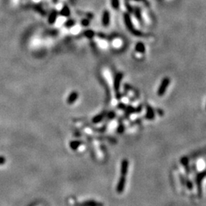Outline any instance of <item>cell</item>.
I'll use <instances>...</instances> for the list:
<instances>
[{
    "label": "cell",
    "mask_w": 206,
    "mask_h": 206,
    "mask_svg": "<svg viewBox=\"0 0 206 206\" xmlns=\"http://www.w3.org/2000/svg\"><path fill=\"white\" fill-rule=\"evenodd\" d=\"M169 83H170L169 78L166 77L163 79V81L161 82V84L160 85L158 91H157V94H158L159 96H162V95H164V93H165L166 89H167L168 87H169Z\"/></svg>",
    "instance_id": "1"
},
{
    "label": "cell",
    "mask_w": 206,
    "mask_h": 206,
    "mask_svg": "<svg viewBox=\"0 0 206 206\" xmlns=\"http://www.w3.org/2000/svg\"><path fill=\"white\" fill-rule=\"evenodd\" d=\"M125 185H126V176H121V178L119 179L118 183V185L116 187V191L118 193L121 194L123 192L125 189Z\"/></svg>",
    "instance_id": "2"
},
{
    "label": "cell",
    "mask_w": 206,
    "mask_h": 206,
    "mask_svg": "<svg viewBox=\"0 0 206 206\" xmlns=\"http://www.w3.org/2000/svg\"><path fill=\"white\" fill-rule=\"evenodd\" d=\"M123 78V74L122 73H119L115 76L114 79V89L115 90L116 92H118L119 91L120 89V85H121V82H122V79Z\"/></svg>",
    "instance_id": "3"
},
{
    "label": "cell",
    "mask_w": 206,
    "mask_h": 206,
    "mask_svg": "<svg viewBox=\"0 0 206 206\" xmlns=\"http://www.w3.org/2000/svg\"><path fill=\"white\" fill-rule=\"evenodd\" d=\"M78 97H79V93H78V92L76 91L72 92L68 95V97H67V104L69 105L73 104L74 102H76V101L78 99Z\"/></svg>",
    "instance_id": "4"
},
{
    "label": "cell",
    "mask_w": 206,
    "mask_h": 206,
    "mask_svg": "<svg viewBox=\"0 0 206 206\" xmlns=\"http://www.w3.org/2000/svg\"><path fill=\"white\" fill-rule=\"evenodd\" d=\"M128 160L125 159L122 160V166H121V174L122 176H126L128 174Z\"/></svg>",
    "instance_id": "5"
},
{
    "label": "cell",
    "mask_w": 206,
    "mask_h": 206,
    "mask_svg": "<svg viewBox=\"0 0 206 206\" xmlns=\"http://www.w3.org/2000/svg\"><path fill=\"white\" fill-rule=\"evenodd\" d=\"M110 21V14L108 11H105L104 13H103V15H102V25H104L105 27H107L109 24Z\"/></svg>",
    "instance_id": "6"
},
{
    "label": "cell",
    "mask_w": 206,
    "mask_h": 206,
    "mask_svg": "<svg viewBox=\"0 0 206 206\" xmlns=\"http://www.w3.org/2000/svg\"><path fill=\"white\" fill-rule=\"evenodd\" d=\"M57 15H58V12L56 10L52 11L51 14L49 15V17H48V22H49V24H51V25L54 24L56 21Z\"/></svg>",
    "instance_id": "7"
},
{
    "label": "cell",
    "mask_w": 206,
    "mask_h": 206,
    "mask_svg": "<svg viewBox=\"0 0 206 206\" xmlns=\"http://www.w3.org/2000/svg\"><path fill=\"white\" fill-rule=\"evenodd\" d=\"M155 117V112L153 110L150 106H147V114H146V118L148 120H153Z\"/></svg>",
    "instance_id": "8"
},
{
    "label": "cell",
    "mask_w": 206,
    "mask_h": 206,
    "mask_svg": "<svg viewBox=\"0 0 206 206\" xmlns=\"http://www.w3.org/2000/svg\"><path fill=\"white\" fill-rule=\"evenodd\" d=\"M70 9H69V7L67 5H64V7L62 8L61 11H60V15L62 16H64V17H69L70 15Z\"/></svg>",
    "instance_id": "9"
},
{
    "label": "cell",
    "mask_w": 206,
    "mask_h": 206,
    "mask_svg": "<svg viewBox=\"0 0 206 206\" xmlns=\"http://www.w3.org/2000/svg\"><path fill=\"white\" fill-rule=\"evenodd\" d=\"M106 112H103L102 113V114H97L96 116H95L93 118H92V122H93L94 124L99 123V122H102V120H103V118H104L105 116H106Z\"/></svg>",
    "instance_id": "10"
},
{
    "label": "cell",
    "mask_w": 206,
    "mask_h": 206,
    "mask_svg": "<svg viewBox=\"0 0 206 206\" xmlns=\"http://www.w3.org/2000/svg\"><path fill=\"white\" fill-rule=\"evenodd\" d=\"M80 206H103V205L95 201H87L86 202L82 203Z\"/></svg>",
    "instance_id": "11"
},
{
    "label": "cell",
    "mask_w": 206,
    "mask_h": 206,
    "mask_svg": "<svg viewBox=\"0 0 206 206\" xmlns=\"http://www.w3.org/2000/svg\"><path fill=\"white\" fill-rule=\"evenodd\" d=\"M82 144V142L79 141H73L70 143V147L72 150H76Z\"/></svg>",
    "instance_id": "12"
},
{
    "label": "cell",
    "mask_w": 206,
    "mask_h": 206,
    "mask_svg": "<svg viewBox=\"0 0 206 206\" xmlns=\"http://www.w3.org/2000/svg\"><path fill=\"white\" fill-rule=\"evenodd\" d=\"M135 51H137V52H138V53L144 54L145 53V47H144V44H143L141 42L137 43V44H136Z\"/></svg>",
    "instance_id": "13"
},
{
    "label": "cell",
    "mask_w": 206,
    "mask_h": 206,
    "mask_svg": "<svg viewBox=\"0 0 206 206\" xmlns=\"http://www.w3.org/2000/svg\"><path fill=\"white\" fill-rule=\"evenodd\" d=\"M95 32L92 30H87L84 32V35L88 38H92L95 36Z\"/></svg>",
    "instance_id": "14"
},
{
    "label": "cell",
    "mask_w": 206,
    "mask_h": 206,
    "mask_svg": "<svg viewBox=\"0 0 206 206\" xmlns=\"http://www.w3.org/2000/svg\"><path fill=\"white\" fill-rule=\"evenodd\" d=\"M74 25H75V21H74L73 19H69L65 22L66 28H72Z\"/></svg>",
    "instance_id": "15"
},
{
    "label": "cell",
    "mask_w": 206,
    "mask_h": 206,
    "mask_svg": "<svg viewBox=\"0 0 206 206\" xmlns=\"http://www.w3.org/2000/svg\"><path fill=\"white\" fill-rule=\"evenodd\" d=\"M90 24V19L89 18H83L81 21V25H83L84 27L89 26Z\"/></svg>",
    "instance_id": "16"
},
{
    "label": "cell",
    "mask_w": 206,
    "mask_h": 206,
    "mask_svg": "<svg viewBox=\"0 0 206 206\" xmlns=\"http://www.w3.org/2000/svg\"><path fill=\"white\" fill-rule=\"evenodd\" d=\"M186 186L188 187L189 189H191V188H192V183H191L190 181H186Z\"/></svg>",
    "instance_id": "17"
},
{
    "label": "cell",
    "mask_w": 206,
    "mask_h": 206,
    "mask_svg": "<svg viewBox=\"0 0 206 206\" xmlns=\"http://www.w3.org/2000/svg\"><path fill=\"white\" fill-rule=\"evenodd\" d=\"M5 163V157H0V165H1V164Z\"/></svg>",
    "instance_id": "18"
},
{
    "label": "cell",
    "mask_w": 206,
    "mask_h": 206,
    "mask_svg": "<svg viewBox=\"0 0 206 206\" xmlns=\"http://www.w3.org/2000/svg\"><path fill=\"white\" fill-rule=\"evenodd\" d=\"M107 116L109 118H114V113H113V112H109L108 114H107Z\"/></svg>",
    "instance_id": "19"
},
{
    "label": "cell",
    "mask_w": 206,
    "mask_h": 206,
    "mask_svg": "<svg viewBox=\"0 0 206 206\" xmlns=\"http://www.w3.org/2000/svg\"><path fill=\"white\" fill-rule=\"evenodd\" d=\"M70 2H71V4H73V5L74 2H75V0H70Z\"/></svg>",
    "instance_id": "20"
}]
</instances>
